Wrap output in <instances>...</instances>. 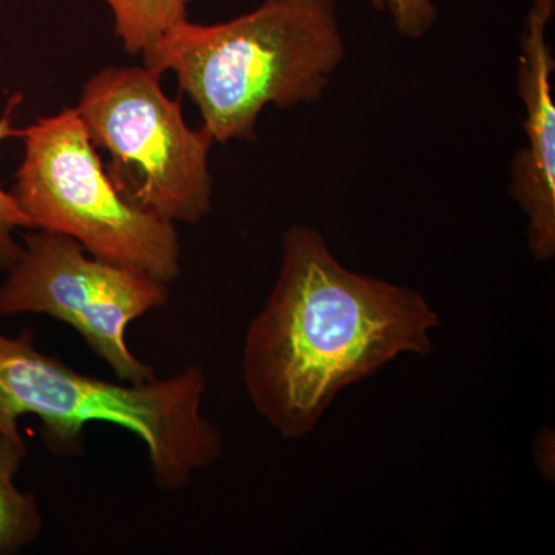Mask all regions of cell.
Listing matches in <instances>:
<instances>
[{"mask_svg":"<svg viewBox=\"0 0 555 555\" xmlns=\"http://www.w3.org/2000/svg\"><path fill=\"white\" fill-rule=\"evenodd\" d=\"M438 326L420 292L346 269L317 229L294 225L244 338L247 396L281 437H306L347 386L404 353L429 356Z\"/></svg>","mask_w":555,"mask_h":555,"instance_id":"6da1fadb","label":"cell"},{"mask_svg":"<svg viewBox=\"0 0 555 555\" xmlns=\"http://www.w3.org/2000/svg\"><path fill=\"white\" fill-rule=\"evenodd\" d=\"M345 57L334 0H264L215 25L185 20L142 54L152 72L177 75L219 144L255 141L269 105L320 100Z\"/></svg>","mask_w":555,"mask_h":555,"instance_id":"7a4b0ae2","label":"cell"},{"mask_svg":"<svg viewBox=\"0 0 555 555\" xmlns=\"http://www.w3.org/2000/svg\"><path fill=\"white\" fill-rule=\"evenodd\" d=\"M206 390L198 366L145 383L107 382L43 353L28 328L16 337L0 332L2 436L27 444L20 420L35 415L50 452L78 455L90 423L122 427L144 443L153 480L164 491L188 488L224 454L221 430L203 411Z\"/></svg>","mask_w":555,"mask_h":555,"instance_id":"3957f363","label":"cell"},{"mask_svg":"<svg viewBox=\"0 0 555 555\" xmlns=\"http://www.w3.org/2000/svg\"><path fill=\"white\" fill-rule=\"evenodd\" d=\"M24 159L10 190L35 229L78 241L91 257L159 283L181 275V241L173 222L131 206L119 195L75 108L24 129Z\"/></svg>","mask_w":555,"mask_h":555,"instance_id":"277c9868","label":"cell"},{"mask_svg":"<svg viewBox=\"0 0 555 555\" xmlns=\"http://www.w3.org/2000/svg\"><path fill=\"white\" fill-rule=\"evenodd\" d=\"M91 141L107 150L109 179L131 206L170 222L198 224L211 211L206 127L190 129L158 73L109 65L91 76L75 107Z\"/></svg>","mask_w":555,"mask_h":555,"instance_id":"5b68a950","label":"cell"},{"mask_svg":"<svg viewBox=\"0 0 555 555\" xmlns=\"http://www.w3.org/2000/svg\"><path fill=\"white\" fill-rule=\"evenodd\" d=\"M0 286V315H46L75 328L119 382L145 383L155 369L131 352L127 328L163 308L169 286L87 254L78 241L31 229Z\"/></svg>","mask_w":555,"mask_h":555,"instance_id":"8992f818","label":"cell"},{"mask_svg":"<svg viewBox=\"0 0 555 555\" xmlns=\"http://www.w3.org/2000/svg\"><path fill=\"white\" fill-rule=\"evenodd\" d=\"M554 9L555 0H534L526 14L517 69L526 147L511 164V196L528 218V246L539 261L555 255V61L547 38Z\"/></svg>","mask_w":555,"mask_h":555,"instance_id":"52a82bcc","label":"cell"},{"mask_svg":"<svg viewBox=\"0 0 555 555\" xmlns=\"http://www.w3.org/2000/svg\"><path fill=\"white\" fill-rule=\"evenodd\" d=\"M27 444H17L0 434V555L21 553L43 531L39 500L16 485Z\"/></svg>","mask_w":555,"mask_h":555,"instance_id":"ba28073f","label":"cell"},{"mask_svg":"<svg viewBox=\"0 0 555 555\" xmlns=\"http://www.w3.org/2000/svg\"><path fill=\"white\" fill-rule=\"evenodd\" d=\"M112 11L116 38L131 56L152 49L182 21L192 0H102Z\"/></svg>","mask_w":555,"mask_h":555,"instance_id":"9c48e42d","label":"cell"},{"mask_svg":"<svg viewBox=\"0 0 555 555\" xmlns=\"http://www.w3.org/2000/svg\"><path fill=\"white\" fill-rule=\"evenodd\" d=\"M24 102V94L16 93L7 102L0 116V142L10 138H22L24 129L14 127L17 108ZM17 229H35L31 219L17 206L16 199L0 188V268L9 270L22 255V244L14 238Z\"/></svg>","mask_w":555,"mask_h":555,"instance_id":"30bf717a","label":"cell"},{"mask_svg":"<svg viewBox=\"0 0 555 555\" xmlns=\"http://www.w3.org/2000/svg\"><path fill=\"white\" fill-rule=\"evenodd\" d=\"M375 9L389 14L401 35L420 39L437 22V9L433 0H372Z\"/></svg>","mask_w":555,"mask_h":555,"instance_id":"8fae6325","label":"cell"}]
</instances>
